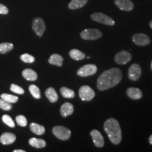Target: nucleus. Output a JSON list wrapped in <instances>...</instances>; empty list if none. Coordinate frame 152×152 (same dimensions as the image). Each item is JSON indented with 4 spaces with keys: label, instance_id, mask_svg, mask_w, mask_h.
Returning <instances> with one entry per match:
<instances>
[{
    "label": "nucleus",
    "instance_id": "obj_1",
    "mask_svg": "<svg viewBox=\"0 0 152 152\" xmlns=\"http://www.w3.org/2000/svg\"><path fill=\"white\" fill-rule=\"evenodd\" d=\"M122 78L121 71L117 68H113L104 71L100 75L97 80V87L100 91H105L118 85Z\"/></svg>",
    "mask_w": 152,
    "mask_h": 152
},
{
    "label": "nucleus",
    "instance_id": "obj_2",
    "mask_svg": "<svg viewBox=\"0 0 152 152\" xmlns=\"http://www.w3.org/2000/svg\"><path fill=\"white\" fill-rule=\"evenodd\" d=\"M104 129L109 140L115 145H118L122 140V132L118 122L113 118L107 120L104 124Z\"/></svg>",
    "mask_w": 152,
    "mask_h": 152
},
{
    "label": "nucleus",
    "instance_id": "obj_3",
    "mask_svg": "<svg viewBox=\"0 0 152 152\" xmlns=\"http://www.w3.org/2000/svg\"><path fill=\"white\" fill-rule=\"evenodd\" d=\"M53 133L61 140H68L71 135V131L68 128L60 126H55L53 129Z\"/></svg>",
    "mask_w": 152,
    "mask_h": 152
},
{
    "label": "nucleus",
    "instance_id": "obj_4",
    "mask_svg": "<svg viewBox=\"0 0 152 152\" xmlns=\"http://www.w3.org/2000/svg\"><path fill=\"white\" fill-rule=\"evenodd\" d=\"M102 36V33L97 29L94 28L85 29L80 33L81 37L86 40H95L101 38Z\"/></svg>",
    "mask_w": 152,
    "mask_h": 152
},
{
    "label": "nucleus",
    "instance_id": "obj_5",
    "mask_svg": "<svg viewBox=\"0 0 152 152\" xmlns=\"http://www.w3.org/2000/svg\"><path fill=\"white\" fill-rule=\"evenodd\" d=\"M91 19L95 22L102 23L104 24L112 26H114L115 22L108 16L102 12H95L91 16Z\"/></svg>",
    "mask_w": 152,
    "mask_h": 152
},
{
    "label": "nucleus",
    "instance_id": "obj_6",
    "mask_svg": "<svg viewBox=\"0 0 152 152\" xmlns=\"http://www.w3.org/2000/svg\"><path fill=\"white\" fill-rule=\"evenodd\" d=\"M79 96L83 101H90L95 96L94 91L90 86L85 85L80 87L79 90Z\"/></svg>",
    "mask_w": 152,
    "mask_h": 152
},
{
    "label": "nucleus",
    "instance_id": "obj_7",
    "mask_svg": "<svg viewBox=\"0 0 152 152\" xmlns=\"http://www.w3.org/2000/svg\"><path fill=\"white\" fill-rule=\"evenodd\" d=\"M32 29L36 34L41 37L46 30V25L44 20L41 18H36L33 19Z\"/></svg>",
    "mask_w": 152,
    "mask_h": 152
},
{
    "label": "nucleus",
    "instance_id": "obj_8",
    "mask_svg": "<svg viewBox=\"0 0 152 152\" xmlns=\"http://www.w3.org/2000/svg\"><path fill=\"white\" fill-rule=\"evenodd\" d=\"M97 72V66L94 64H86L80 68L77 71V75L86 77L95 75Z\"/></svg>",
    "mask_w": 152,
    "mask_h": 152
},
{
    "label": "nucleus",
    "instance_id": "obj_9",
    "mask_svg": "<svg viewBox=\"0 0 152 152\" xmlns=\"http://www.w3.org/2000/svg\"><path fill=\"white\" fill-rule=\"evenodd\" d=\"M132 58L130 53L127 51H122L115 55L114 60L118 64L124 65L129 63Z\"/></svg>",
    "mask_w": 152,
    "mask_h": 152
},
{
    "label": "nucleus",
    "instance_id": "obj_10",
    "mask_svg": "<svg viewBox=\"0 0 152 152\" xmlns=\"http://www.w3.org/2000/svg\"><path fill=\"white\" fill-rule=\"evenodd\" d=\"M132 41L136 45L141 46L148 45L151 42L149 37L144 33H137L134 34L132 37Z\"/></svg>",
    "mask_w": 152,
    "mask_h": 152
},
{
    "label": "nucleus",
    "instance_id": "obj_11",
    "mask_svg": "<svg viewBox=\"0 0 152 152\" xmlns=\"http://www.w3.org/2000/svg\"><path fill=\"white\" fill-rule=\"evenodd\" d=\"M141 75V70L140 66L137 64H134L129 69L128 76L131 80L136 81H137Z\"/></svg>",
    "mask_w": 152,
    "mask_h": 152
},
{
    "label": "nucleus",
    "instance_id": "obj_12",
    "mask_svg": "<svg viewBox=\"0 0 152 152\" xmlns=\"http://www.w3.org/2000/svg\"><path fill=\"white\" fill-rule=\"evenodd\" d=\"M115 4L121 10L131 11L134 7L133 2L131 0H115Z\"/></svg>",
    "mask_w": 152,
    "mask_h": 152
},
{
    "label": "nucleus",
    "instance_id": "obj_13",
    "mask_svg": "<svg viewBox=\"0 0 152 152\" xmlns=\"http://www.w3.org/2000/svg\"><path fill=\"white\" fill-rule=\"evenodd\" d=\"M90 135L92 137V140L95 145L98 148H102L104 145V138L101 133L96 130H93L91 132Z\"/></svg>",
    "mask_w": 152,
    "mask_h": 152
},
{
    "label": "nucleus",
    "instance_id": "obj_14",
    "mask_svg": "<svg viewBox=\"0 0 152 152\" xmlns=\"http://www.w3.org/2000/svg\"><path fill=\"white\" fill-rule=\"evenodd\" d=\"M16 136L11 132H5L0 137V142L3 145H10L16 140Z\"/></svg>",
    "mask_w": 152,
    "mask_h": 152
},
{
    "label": "nucleus",
    "instance_id": "obj_15",
    "mask_svg": "<svg viewBox=\"0 0 152 152\" xmlns=\"http://www.w3.org/2000/svg\"><path fill=\"white\" fill-rule=\"evenodd\" d=\"M73 105L70 103L66 102L65 103L63 104L60 108V113L61 116L64 118L72 114L73 113Z\"/></svg>",
    "mask_w": 152,
    "mask_h": 152
},
{
    "label": "nucleus",
    "instance_id": "obj_16",
    "mask_svg": "<svg viewBox=\"0 0 152 152\" xmlns=\"http://www.w3.org/2000/svg\"><path fill=\"white\" fill-rule=\"evenodd\" d=\"M126 94L129 98L134 100H139L141 99L142 94L141 90L135 87H130L126 90Z\"/></svg>",
    "mask_w": 152,
    "mask_h": 152
},
{
    "label": "nucleus",
    "instance_id": "obj_17",
    "mask_svg": "<svg viewBox=\"0 0 152 152\" xmlns=\"http://www.w3.org/2000/svg\"><path fill=\"white\" fill-rule=\"evenodd\" d=\"M22 75L26 80L29 81H34L38 78L37 73L35 71L29 68L26 69L23 71Z\"/></svg>",
    "mask_w": 152,
    "mask_h": 152
},
{
    "label": "nucleus",
    "instance_id": "obj_18",
    "mask_svg": "<svg viewBox=\"0 0 152 152\" xmlns=\"http://www.w3.org/2000/svg\"><path fill=\"white\" fill-rule=\"evenodd\" d=\"M45 95L51 103H55L58 99V94L53 87H49L46 89L45 91Z\"/></svg>",
    "mask_w": 152,
    "mask_h": 152
},
{
    "label": "nucleus",
    "instance_id": "obj_19",
    "mask_svg": "<svg viewBox=\"0 0 152 152\" xmlns=\"http://www.w3.org/2000/svg\"><path fill=\"white\" fill-rule=\"evenodd\" d=\"M88 0H72L68 5L71 10H77L83 7L87 4Z\"/></svg>",
    "mask_w": 152,
    "mask_h": 152
},
{
    "label": "nucleus",
    "instance_id": "obj_20",
    "mask_svg": "<svg viewBox=\"0 0 152 152\" xmlns=\"http://www.w3.org/2000/svg\"><path fill=\"white\" fill-rule=\"evenodd\" d=\"M29 144L31 146L36 148H42L46 146V141L41 139L32 137L29 140Z\"/></svg>",
    "mask_w": 152,
    "mask_h": 152
},
{
    "label": "nucleus",
    "instance_id": "obj_21",
    "mask_svg": "<svg viewBox=\"0 0 152 152\" xmlns=\"http://www.w3.org/2000/svg\"><path fill=\"white\" fill-rule=\"evenodd\" d=\"M63 60L64 59L61 55L57 54H54L52 55L49 58V63L53 65L61 66L63 65Z\"/></svg>",
    "mask_w": 152,
    "mask_h": 152
},
{
    "label": "nucleus",
    "instance_id": "obj_22",
    "mask_svg": "<svg viewBox=\"0 0 152 152\" xmlns=\"http://www.w3.org/2000/svg\"><path fill=\"white\" fill-rule=\"evenodd\" d=\"M29 127L31 131L37 135H42L45 132V129L44 126L36 123H31Z\"/></svg>",
    "mask_w": 152,
    "mask_h": 152
},
{
    "label": "nucleus",
    "instance_id": "obj_23",
    "mask_svg": "<svg viewBox=\"0 0 152 152\" xmlns=\"http://www.w3.org/2000/svg\"><path fill=\"white\" fill-rule=\"evenodd\" d=\"M69 55L72 59L75 60H81L86 58V55L77 49H73L69 51Z\"/></svg>",
    "mask_w": 152,
    "mask_h": 152
},
{
    "label": "nucleus",
    "instance_id": "obj_24",
    "mask_svg": "<svg viewBox=\"0 0 152 152\" xmlns=\"http://www.w3.org/2000/svg\"><path fill=\"white\" fill-rule=\"evenodd\" d=\"M14 49V45L11 43L5 42L0 44V54H5Z\"/></svg>",
    "mask_w": 152,
    "mask_h": 152
},
{
    "label": "nucleus",
    "instance_id": "obj_25",
    "mask_svg": "<svg viewBox=\"0 0 152 152\" xmlns=\"http://www.w3.org/2000/svg\"><path fill=\"white\" fill-rule=\"evenodd\" d=\"M1 99H4V100L6 101L7 102L11 104L15 103L19 100V98L18 96L13 95H11V94H1Z\"/></svg>",
    "mask_w": 152,
    "mask_h": 152
},
{
    "label": "nucleus",
    "instance_id": "obj_26",
    "mask_svg": "<svg viewBox=\"0 0 152 152\" xmlns=\"http://www.w3.org/2000/svg\"><path fill=\"white\" fill-rule=\"evenodd\" d=\"M60 92L63 97L65 98H73L75 96V92L68 88L66 87H61L60 88Z\"/></svg>",
    "mask_w": 152,
    "mask_h": 152
},
{
    "label": "nucleus",
    "instance_id": "obj_27",
    "mask_svg": "<svg viewBox=\"0 0 152 152\" xmlns=\"http://www.w3.org/2000/svg\"><path fill=\"white\" fill-rule=\"evenodd\" d=\"M29 90L33 96L37 99H39L41 97L40 90L37 86L31 85L29 87Z\"/></svg>",
    "mask_w": 152,
    "mask_h": 152
},
{
    "label": "nucleus",
    "instance_id": "obj_28",
    "mask_svg": "<svg viewBox=\"0 0 152 152\" xmlns=\"http://www.w3.org/2000/svg\"><path fill=\"white\" fill-rule=\"evenodd\" d=\"M2 120L5 124L7 125L10 127H11V128L15 127V123L10 115H7V114L4 115L2 117Z\"/></svg>",
    "mask_w": 152,
    "mask_h": 152
},
{
    "label": "nucleus",
    "instance_id": "obj_29",
    "mask_svg": "<svg viewBox=\"0 0 152 152\" xmlns=\"http://www.w3.org/2000/svg\"><path fill=\"white\" fill-rule=\"evenodd\" d=\"M20 59L26 63H33L35 61V58L32 55L28 54H24L20 56Z\"/></svg>",
    "mask_w": 152,
    "mask_h": 152
},
{
    "label": "nucleus",
    "instance_id": "obj_30",
    "mask_svg": "<svg viewBox=\"0 0 152 152\" xmlns=\"http://www.w3.org/2000/svg\"><path fill=\"white\" fill-rule=\"evenodd\" d=\"M18 125L22 127H26L27 125V120L25 116L23 115H19L15 118Z\"/></svg>",
    "mask_w": 152,
    "mask_h": 152
},
{
    "label": "nucleus",
    "instance_id": "obj_31",
    "mask_svg": "<svg viewBox=\"0 0 152 152\" xmlns=\"http://www.w3.org/2000/svg\"><path fill=\"white\" fill-rule=\"evenodd\" d=\"M0 108L8 111L12 108V106L11 103L7 102L2 99H0Z\"/></svg>",
    "mask_w": 152,
    "mask_h": 152
},
{
    "label": "nucleus",
    "instance_id": "obj_32",
    "mask_svg": "<svg viewBox=\"0 0 152 152\" xmlns=\"http://www.w3.org/2000/svg\"><path fill=\"white\" fill-rule=\"evenodd\" d=\"M10 90L12 92H15L19 95H22L24 94V90L22 87L18 86L15 84H11Z\"/></svg>",
    "mask_w": 152,
    "mask_h": 152
},
{
    "label": "nucleus",
    "instance_id": "obj_33",
    "mask_svg": "<svg viewBox=\"0 0 152 152\" xmlns=\"http://www.w3.org/2000/svg\"><path fill=\"white\" fill-rule=\"evenodd\" d=\"M9 13V9L8 8L1 4H0V14L6 15Z\"/></svg>",
    "mask_w": 152,
    "mask_h": 152
},
{
    "label": "nucleus",
    "instance_id": "obj_34",
    "mask_svg": "<svg viewBox=\"0 0 152 152\" xmlns=\"http://www.w3.org/2000/svg\"><path fill=\"white\" fill-rule=\"evenodd\" d=\"M13 152H26V151H23V150L17 149V150H15V151H14Z\"/></svg>",
    "mask_w": 152,
    "mask_h": 152
},
{
    "label": "nucleus",
    "instance_id": "obj_35",
    "mask_svg": "<svg viewBox=\"0 0 152 152\" xmlns=\"http://www.w3.org/2000/svg\"><path fill=\"white\" fill-rule=\"evenodd\" d=\"M149 143H150L151 145H152V135L149 137Z\"/></svg>",
    "mask_w": 152,
    "mask_h": 152
},
{
    "label": "nucleus",
    "instance_id": "obj_36",
    "mask_svg": "<svg viewBox=\"0 0 152 152\" xmlns=\"http://www.w3.org/2000/svg\"><path fill=\"white\" fill-rule=\"evenodd\" d=\"M149 25H150V27H151V28L152 29V21H151V22H150Z\"/></svg>",
    "mask_w": 152,
    "mask_h": 152
},
{
    "label": "nucleus",
    "instance_id": "obj_37",
    "mask_svg": "<svg viewBox=\"0 0 152 152\" xmlns=\"http://www.w3.org/2000/svg\"><path fill=\"white\" fill-rule=\"evenodd\" d=\"M151 69H152V63H151Z\"/></svg>",
    "mask_w": 152,
    "mask_h": 152
},
{
    "label": "nucleus",
    "instance_id": "obj_38",
    "mask_svg": "<svg viewBox=\"0 0 152 152\" xmlns=\"http://www.w3.org/2000/svg\"><path fill=\"white\" fill-rule=\"evenodd\" d=\"M87 59H90V57L89 56H88L87 58Z\"/></svg>",
    "mask_w": 152,
    "mask_h": 152
}]
</instances>
